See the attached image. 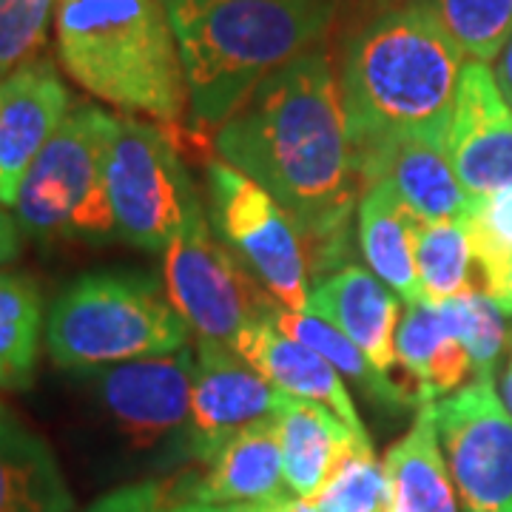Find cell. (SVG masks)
<instances>
[{
  "label": "cell",
  "mask_w": 512,
  "mask_h": 512,
  "mask_svg": "<svg viewBox=\"0 0 512 512\" xmlns=\"http://www.w3.org/2000/svg\"><path fill=\"white\" fill-rule=\"evenodd\" d=\"M222 163L262 185L291 217L319 282L348 262L353 165L342 86L316 46L271 74L214 137Z\"/></svg>",
  "instance_id": "1"
},
{
  "label": "cell",
  "mask_w": 512,
  "mask_h": 512,
  "mask_svg": "<svg viewBox=\"0 0 512 512\" xmlns=\"http://www.w3.org/2000/svg\"><path fill=\"white\" fill-rule=\"evenodd\" d=\"M461 57L421 0L365 20L350 37L342 69L350 146L393 137L447 140L464 72Z\"/></svg>",
  "instance_id": "2"
},
{
  "label": "cell",
  "mask_w": 512,
  "mask_h": 512,
  "mask_svg": "<svg viewBox=\"0 0 512 512\" xmlns=\"http://www.w3.org/2000/svg\"><path fill=\"white\" fill-rule=\"evenodd\" d=\"M197 128H220L291 60L316 49L339 0H165Z\"/></svg>",
  "instance_id": "3"
},
{
  "label": "cell",
  "mask_w": 512,
  "mask_h": 512,
  "mask_svg": "<svg viewBox=\"0 0 512 512\" xmlns=\"http://www.w3.org/2000/svg\"><path fill=\"white\" fill-rule=\"evenodd\" d=\"M57 57L80 89L177 126L188 106L165 0H60Z\"/></svg>",
  "instance_id": "4"
},
{
  "label": "cell",
  "mask_w": 512,
  "mask_h": 512,
  "mask_svg": "<svg viewBox=\"0 0 512 512\" xmlns=\"http://www.w3.org/2000/svg\"><path fill=\"white\" fill-rule=\"evenodd\" d=\"M188 325L154 276L94 271L57 293L46 313V350L60 370L92 373L177 353Z\"/></svg>",
  "instance_id": "5"
},
{
  "label": "cell",
  "mask_w": 512,
  "mask_h": 512,
  "mask_svg": "<svg viewBox=\"0 0 512 512\" xmlns=\"http://www.w3.org/2000/svg\"><path fill=\"white\" fill-rule=\"evenodd\" d=\"M114 131L117 117L89 103L66 114L23 177L12 208L20 234L43 242H106L117 237L106 185Z\"/></svg>",
  "instance_id": "6"
},
{
  "label": "cell",
  "mask_w": 512,
  "mask_h": 512,
  "mask_svg": "<svg viewBox=\"0 0 512 512\" xmlns=\"http://www.w3.org/2000/svg\"><path fill=\"white\" fill-rule=\"evenodd\" d=\"M197 359L188 345L177 353L77 373L94 424L114 441L117 453L174 467L191 461L188 424Z\"/></svg>",
  "instance_id": "7"
},
{
  "label": "cell",
  "mask_w": 512,
  "mask_h": 512,
  "mask_svg": "<svg viewBox=\"0 0 512 512\" xmlns=\"http://www.w3.org/2000/svg\"><path fill=\"white\" fill-rule=\"evenodd\" d=\"M106 185L117 237L148 254H165L202 208L171 134L134 117H117Z\"/></svg>",
  "instance_id": "8"
},
{
  "label": "cell",
  "mask_w": 512,
  "mask_h": 512,
  "mask_svg": "<svg viewBox=\"0 0 512 512\" xmlns=\"http://www.w3.org/2000/svg\"><path fill=\"white\" fill-rule=\"evenodd\" d=\"M168 302L200 339L234 348L242 330L276 313V299L245 262L211 234L202 208L163 256Z\"/></svg>",
  "instance_id": "9"
},
{
  "label": "cell",
  "mask_w": 512,
  "mask_h": 512,
  "mask_svg": "<svg viewBox=\"0 0 512 512\" xmlns=\"http://www.w3.org/2000/svg\"><path fill=\"white\" fill-rule=\"evenodd\" d=\"M211 225L285 311L302 313L311 296L305 245L285 208L228 163L208 165Z\"/></svg>",
  "instance_id": "10"
},
{
  "label": "cell",
  "mask_w": 512,
  "mask_h": 512,
  "mask_svg": "<svg viewBox=\"0 0 512 512\" xmlns=\"http://www.w3.org/2000/svg\"><path fill=\"white\" fill-rule=\"evenodd\" d=\"M439 444L467 512H512V416L493 376L433 402Z\"/></svg>",
  "instance_id": "11"
},
{
  "label": "cell",
  "mask_w": 512,
  "mask_h": 512,
  "mask_svg": "<svg viewBox=\"0 0 512 512\" xmlns=\"http://www.w3.org/2000/svg\"><path fill=\"white\" fill-rule=\"evenodd\" d=\"M282 396L231 345L200 339L188 424L191 461L205 467L242 430L276 419Z\"/></svg>",
  "instance_id": "12"
},
{
  "label": "cell",
  "mask_w": 512,
  "mask_h": 512,
  "mask_svg": "<svg viewBox=\"0 0 512 512\" xmlns=\"http://www.w3.org/2000/svg\"><path fill=\"white\" fill-rule=\"evenodd\" d=\"M447 151L470 200L512 185V106L487 63L461 72Z\"/></svg>",
  "instance_id": "13"
},
{
  "label": "cell",
  "mask_w": 512,
  "mask_h": 512,
  "mask_svg": "<svg viewBox=\"0 0 512 512\" xmlns=\"http://www.w3.org/2000/svg\"><path fill=\"white\" fill-rule=\"evenodd\" d=\"M353 165L362 185H390L424 222H461L473 205L453 168L447 140L393 137L367 143L353 148Z\"/></svg>",
  "instance_id": "14"
},
{
  "label": "cell",
  "mask_w": 512,
  "mask_h": 512,
  "mask_svg": "<svg viewBox=\"0 0 512 512\" xmlns=\"http://www.w3.org/2000/svg\"><path fill=\"white\" fill-rule=\"evenodd\" d=\"M72 97L57 69L37 57L0 80V205L15 208L23 177L52 140Z\"/></svg>",
  "instance_id": "15"
},
{
  "label": "cell",
  "mask_w": 512,
  "mask_h": 512,
  "mask_svg": "<svg viewBox=\"0 0 512 512\" xmlns=\"http://www.w3.org/2000/svg\"><path fill=\"white\" fill-rule=\"evenodd\" d=\"M305 313L342 330L382 373L396 367L399 299L373 271H365L356 262H345L342 268L330 271L311 285Z\"/></svg>",
  "instance_id": "16"
},
{
  "label": "cell",
  "mask_w": 512,
  "mask_h": 512,
  "mask_svg": "<svg viewBox=\"0 0 512 512\" xmlns=\"http://www.w3.org/2000/svg\"><path fill=\"white\" fill-rule=\"evenodd\" d=\"M234 350L274 384L276 390L296 399L325 404L359 439H370L367 427L356 413V404L350 399L342 373L330 365L325 356H319L316 350L276 328L274 316L242 330V336L234 342Z\"/></svg>",
  "instance_id": "17"
},
{
  "label": "cell",
  "mask_w": 512,
  "mask_h": 512,
  "mask_svg": "<svg viewBox=\"0 0 512 512\" xmlns=\"http://www.w3.org/2000/svg\"><path fill=\"white\" fill-rule=\"evenodd\" d=\"M288 495L276 419L242 430L194 478V501L211 507L268 504Z\"/></svg>",
  "instance_id": "18"
},
{
  "label": "cell",
  "mask_w": 512,
  "mask_h": 512,
  "mask_svg": "<svg viewBox=\"0 0 512 512\" xmlns=\"http://www.w3.org/2000/svg\"><path fill=\"white\" fill-rule=\"evenodd\" d=\"M276 421L285 484L293 495L305 501H313L319 495L339 461L356 444H370V439H359L330 407L296 399L288 393L282 396Z\"/></svg>",
  "instance_id": "19"
},
{
  "label": "cell",
  "mask_w": 512,
  "mask_h": 512,
  "mask_svg": "<svg viewBox=\"0 0 512 512\" xmlns=\"http://www.w3.org/2000/svg\"><path fill=\"white\" fill-rule=\"evenodd\" d=\"M0 512H74L49 441L6 404H0Z\"/></svg>",
  "instance_id": "20"
},
{
  "label": "cell",
  "mask_w": 512,
  "mask_h": 512,
  "mask_svg": "<svg viewBox=\"0 0 512 512\" xmlns=\"http://www.w3.org/2000/svg\"><path fill=\"white\" fill-rule=\"evenodd\" d=\"M419 217L404 205L390 185H367L359 200V248L370 271L382 279L404 305L424 302L416 268Z\"/></svg>",
  "instance_id": "21"
},
{
  "label": "cell",
  "mask_w": 512,
  "mask_h": 512,
  "mask_svg": "<svg viewBox=\"0 0 512 512\" xmlns=\"http://www.w3.org/2000/svg\"><path fill=\"white\" fill-rule=\"evenodd\" d=\"M396 365L413 382L419 404L453 396L473 373L467 348L450 333L436 305L419 302L404 311L396 330Z\"/></svg>",
  "instance_id": "22"
},
{
  "label": "cell",
  "mask_w": 512,
  "mask_h": 512,
  "mask_svg": "<svg viewBox=\"0 0 512 512\" xmlns=\"http://www.w3.org/2000/svg\"><path fill=\"white\" fill-rule=\"evenodd\" d=\"M384 473L393 493V512H458L433 404H421L413 430L387 450Z\"/></svg>",
  "instance_id": "23"
},
{
  "label": "cell",
  "mask_w": 512,
  "mask_h": 512,
  "mask_svg": "<svg viewBox=\"0 0 512 512\" xmlns=\"http://www.w3.org/2000/svg\"><path fill=\"white\" fill-rule=\"evenodd\" d=\"M46 342L43 293L32 276L0 271V390L18 393L35 382Z\"/></svg>",
  "instance_id": "24"
},
{
  "label": "cell",
  "mask_w": 512,
  "mask_h": 512,
  "mask_svg": "<svg viewBox=\"0 0 512 512\" xmlns=\"http://www.w3.org/2000/svg\"><path fill=\"white\" fill-rule=\"evenodd\" d=\"M274 322L276 328L285 330L291 339L308 345L319 356H325L330 365L342 373V379H350L367 399H373V402L393 410V413H402L407 407H419L413 393L399 379H390L387 373H382L379 367L370 362L365 350L353 345L342 330H336L325 319L305 311L293 313L285 311V308H276Z\"/></svg>",
  "instance_id": "25"
},
{
  "label": "cell",
  "mask_w": 512,
  "mask_h": 512,
  "mask_svg": "<svg viewBox=\"0 0 512 512\" xmlns=\"http://www.w3.org/2000/svg\"><path fill=\"white\" fill-rule=\"evenodd\" d=\"M476 256L464 225L456 220L416 225V268H419L424 302L439 305L478 288L473 282Z\"/></svg>",
  "instance_id": "26"
},
{
  "label": "cell",
  "mask_w": 512,
  "mask_h": 512,
  "mask_svg": "<svg viewBox=\"0 0 512 512\" xmlns=\"http://www.w3.org/2000/svg\"><path fill=\"white\" fill-rule=\"evenodd\" d=\"M461 55L493 63L512 37V0H421Z\"/></svg>",
  "instance_id": "27"
},
{
  "label": "cell",
  "mask_w": 512,
  "mask_h": 512,
  "mask_svg": "<svg viewBox=\"0 0 512 512\" xmlns=\"http://www.w3.org/2000/svg\"><path fill=\"white\" fill-rule=\"evenodd\" d=\"M436 308L444 316L450 333L470 353L473 373L493 376L495 365L507 348V322H504L507 313L495 305L484 288H473L456 299L439 302Z\"/></svg>",
  "instance_id": "28"
},
{
  "label": "cell",
  "mask_w": 512,
  "mask_h": 512,
  "mask_svg": "<svg viewBox=\"0 0 512 512\" xmlns=\"http://www.w3.org/2000/svg\"><path fill=\"white\" fill-rule=\"evenodd\" d=\"M319 512H393V493L373 444H356L311 501Z\"/></svg>",
  "instance_id": "29"
},
{
  "label": "cell",
  "mask_w": 512,
  "mask_h": 512,
  "mask_svg": "<svg viewBox=\"0 0 512 512\" xmlns=\"http://www.w3.org/2000/svg\"><path fill=\"white\" fill-rule=\"evenodd\" d=\"M461 225L484 276V291L490 293L512 259V185L473 200Z\"/></svg>",
  "instance_id": "30"
},
{
  "label": "cell",
  "mask_w": 512,
  "mask_h": 512,
  "mask_svg": "<svg viewBox=\"0 0 512 512\" xmlns=\"http://www.w3.org/2000/svg\"><path fill=\"white\" fill-rule=\"evenodd\" d=\"M60 0H0V80L40 57Z\"/></svg>",
  "instance_id": "31"
},
{
  "label": "cell",
  "mask_w": 512,
  "mask_h": 512,
  "mask_svg": "<svg viewBox=\"0 0 512 512\" xmlns=\"http://www.w3.org/2000/svg\"><path fill=\"white\" fill-rule=\"evenodd\" d=\"M194 478H197V470H188L183 476L128 484V487L103 495L86 512H234L231 507L197 504L194 501Z\"/></svg>",
  "instance_id": "32"
},
{
  "label": "cell",
  "mask_w": 512,
  "mask_h": 512,
  "mask_svg": "<svg viewBox=\"0 0 512 512\" xmlns=\"http://www.w3.org/2000/svg\"><path fill=\"white\" fill-rule=\"evenodd\" d=\"M20 254V228L15 214L0 205V268L9 265Z\"/></svg>",
  "instance_id": "33"
},
{
  "label": "cell",
  "mask_w": 512,
  "mask_h": 512,
  "mask_svg": "<svg viewBox=\"0 0 512 512\" xmlns=\"http://www.w3.org/2000/svg\"><path fill=\"white\" fill-rule=\"evenodd\" d=\"M234 512H319L311 501L299 498V495H288V498H276L268 504H239L231 507Z\"/></svg>",
  "instance_id": "34"
},
{
  "label": "cell",
  "mask_w": 512,
  "mask_h": 512,
  "mask_svg": "<svg viewBox=\"0 0 512 512\" xmlns=\"http://www.w3.org/2000/svg\"><path fill=\"white\" fill-rule=\"evenodd\" d=\"M495 80H498L501 92L507 97V103L512 106V37L510 43L504 46V52L498 55V63H495Z\"/></svg>",
  "instance_id": "35"
},
{
  "label": "cell",
  "mask_w": 512,
  "mask_h": 512,
  "mask_svg": "<svg viewBox=\"0 0 512 512\" xmlns=\"http://www.w3.org/2000/svg\"><path fill=\"white\" fill-rule=\"evenodd\" d=\"M487 296H490L495 305L507 313V316H512V259L510 265H507V271H504V276H501V282H498Z\"/></svg>",
  "instance_id": "36"
},
{
  "label": "cell",
  "mask_w": 512,
  "mask_h": 512,
  "mask_svg": "<svg viewBox=\"0 0 512 512\" xmlns=\"http://www.w3.org/2000/svg\"><path fill=\"white\" fill-rule=\"evenodd\" d=\"M356 3H359V12L370 20V18H376V15H382V12H387V9L402 6V3H407V0H356Z\"/></svg>",
  "instance_id": "37"
}]
</instances>
